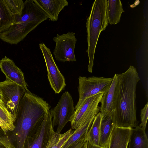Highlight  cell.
I'll return each instance as SVG.
<instances>
[{
  "label": "cell",
  "instance_id": "1",
  "mask_svg": "<svg viewBox=\"0 0 148 148\" xmlns=\"http://www.w3.org/2000/svg\"><path fill=\"white\" fill-rule=\"evenodd\" d=\"M140 80L136 69L132 65L125 72L119 74V86L112 116V123L115 126L131 128L138 126L136 92Z\"/></svg>",
  "mask_w": 148,
  "mask_h": 148
},
{
  "label": "cell",
  "instance_id": "2",
  "mask_svg": "<svg viewBox=\"0 0 148 148\" xmlns=\"http://www.w3.org/2000/svg\"><path fill=\"white\" fill-rule=\"evenodd\" d=\"M50 108L43 99L26 91L18 105L13 131L16 148H24L27 138L35 132Z\"/></svg>",
  "mask_w": 148,
  "mask_h": 148
},
{
  "label": "cell",
  "instance_id": "3",
  "mask_svg": "<svg viewBox=\"0 0 148 148\" xmlns=\"http://www.w3.org/2000/svg\"><path fill=\"white\" fill-rule=\"evenodd\" d=\"M107 0H95L93 2L90 15L87 18L86 27L87 33L88 64V71L92 73L95 52L100 33L108 24Z\"/></svg>",
  "mask_w": 148,
  "mask_h": 148
},
{
  "label": "cell",
  "instance_id": "4",
  "mask_svg": "<svg viewBox=\"0 0 148 148\" xmlns=\"http://www.w3.org/2000/svg\"><path fill=\"white\" fill-rule=\"evenodd\" d=\"M78 90L79 99L74 107L76 110L88 98L99 93L104 94L108 90L112 81V78L92 76H79Z\"/></svg>",
  "mask_w": 148,
  "mask_h": 148
},
{
  "label": "cell",
  "instance_id": "5",
  "mask_svg": "<svg viewBox=\"0 0 148 148\" xmlns=\"http://www.w3.org/2000/svg\"><path fill=\"white\" fill-rule=\"evenodd\" d=\"M53 119V127L57 126L56 132L60 134L67 123L70 121L75 112L72 97L67 91L63 93L57 105L50 110Z\"/></svg>",
  "mask_w": 148,
  "mask_h": 148
},
{
  "label": "cell",
  "instance_id": "6",
  "mask_svg": "<svg viewBox=\"0 0 148 148\" xmlns=\"http://www.w3.org/2000/svg\"><path fill=\"white\" fill-rule=\"evenodd\" d=\"M53 40L56 44L53 54L56 60L63 62L76 61L74 50L77 39L74 33L57 34Z\"/></svg>",
  "mask_w": 148,
  "mask_h": 148
},
{
  "label": "cell",
  "instance_id": "7",
  "mask_svg": "<svg viewBox=\"0 0 148 148\" xmlns=\"http://www.w3.org/2000/svg\"><path fill=\"white\" fill-rule=\"evenodd\" d=\"M39 46L45 60L50 86L56 93L59 94L66 86L65 78L56 65L50 49L43 42Z\"/></svg>",
  "mask_w": 148,
  "mask_h": 148
},
{
  "label": "cell",
  "instance_id": "8",
  "mask_svg": "<svg viewBox=\"0 0 148 148\" xmlns=\"http://www.w3.org/2000/svg\"><path fill=\"white\" fill-rule=\"evenodd\" d=\"M26 91L19 85L5 79L0 82V92L5 107L16 118L20 101Z\"/></svg>",
  "mask_w": 148,
  "mask_h": 148
},
{
  "label": "cell",
  "instance_id": "9",
  "mask_svg": "<svg viewBox=\"0 0 148 148\" xmlns=\"http://www.w3.org/2000/svg\"><path fill=\"white\" fill-rule=\"evenodd\" d=\"M52 118L49 110L35 132L27 138L25 144L27 148H45L51 131L54 128Z\"/></svg>",
  "mask_w": 148,
  "mask_h": 148
},
{
  "label": "cell",
  "instance_id": "10",
  "mask_svg": "<svg viewBox=\"0 0 148 148\" xmlns=\"http://www.w3.org/2000/svg\"><path fill=\"white\" fill-rule=\"evenodd\" d=\"M103 94L100 93L87 98L75 110V114L70 121L72 129H76L87 116L96 112H100L98 105Z\"/></svg>",
  "mask_w": 148,
  "mask_h": 148
},
{
  "label": "cell",
  "instance_id": "11",
  "mask_svg": "<svg viewBox=\"0 0 148 148\" xmlns=\"http://www.w3.org/2000/svg\"><path fill=\"white\" fill-rule=\"evenodd\" d=\"M0 69L5 75L6 79L19 85L26 91L29 90L23 73L13 60L5 56L0 61Z\"/></svg>",
  "mask_w": 148,
  "mask_h": 148
},
{
  "label": "cell",
  "instance_id": "12",
  "mask_svg": "<svg viewBox=\"0 0 148 148\" xmlns=\"http://www.w3.org/2000/svg\"><path fill=\"white\" fill-rule=\"evenodd\" d=\"M119 86V74H115L108 90L102 97L100 107L101 113H108L114 110Z\"/></svg>",
  "mask_w": 148,
  "mask_h": 148
},
{
  "label": "cell",
  "instance_id": "13",
  "mask_svg": "<svg viewBox=\"0 0 148 148\" xmlns=\"http://www.w3.org/2000/svg\"><path fill=\"white\" fill-rule=\"evenodd\" d=\"M47 14L49 20L52 21L58 19L60 12L69 2L66 0H33Z\"/></svg>",
  "mask_w": 148,
  "mask_h": 148
},
{
  "label": "cell",
  "instance_id": "14",
  "mask_svg": "<svg viewBox=\"0 0 148 148\" xmlns=\"http://www.w3.org/2000/svg\"><path fill=\"white\" fill-rule=\"evenodd\" d=\"M132 128L114 126L110 137L108 148H127Z\"/></svg>",
  "mask_w": 148,
  "mask_h": 148
},
{
  "label": "cell",
  "instance_id": "15",
  "mask_svg": "<svg viewBox=\"0 0 148 148\" xmlns=\"http://www.w3.org/2000/svg\"><path fill=\"white\" fill-rule=\"evenodd\" d=\"M114 111L108 113H101L100 128V148H108L110 137L114 126L112 121Z\"/></svg>",
  "mask_w": 148,
  "mask_h": 148
},
{
  "label": "cell",
  "instance_id": "16",
  "mask_svg": "<svg viewBox=\"0 0 148 148\" xmlns=\"http://www.w3.org/2000/svg\"><path fill=\"white\" fill-rule=\"evenodd\" d=\"M127 148H148V139L145 130L139 126L132 128Z\"/></svg>",
  "mask_w": 148,
  "mask_h": 148
},
{
  "label": "cell",
  "instance_id": "17",
  "mask_svg": "<svg viewBox=\"0 0 148 148\" xmlns=\"http://www.w3.org/2000/svg\"><path fill=\"white\" fill-rule=\"evenodd\" d=\"M96 115H94L84 119L61 148H67L73 143L87 135Z\"/></svg>",
  "mask_w": 148,
  "mask_h": 148
},
{
  "label": "cell",
  "instance_id": "18",
  "mask_svg": "<svg viewBox=\"0 0 148 148\" xmlns=\"http://www.w3.org/2000/svg\"><path fill=\"white\" fill-rule=\"evenodd\" d=\"M102 114L100 112L96 116L87 134L88 145L90 148H100V128Z\"/></svg>",
  "mask_w": 148,
  "mask_h": 148
},
{
  "label": "cell",
  "instance_id": "19",
  "mask_svg": "<svg viewBox=\"0 0 148 148\" xmlns=\"http://www.w3.org/2000/svg\"><path fill=\"white\" fill-rule=\"evenodd\" d=\"M108 18V23L115 25L119 23L122 13L124 12L120 0H107Z\"/></svg>",
  "mask_w": 148,
  "mask_h": 148
},
{
  "label": "cell",
  "instance_id": "20",
  "mask_svg": "<svg viewBox=\"0 0 148 148\" xmlns=\"http://www.w3.org/2000/svg\"><path fill=\"white\" fill-rule=\"evenodd\" d=\"M73 131L70 129L64 133L61 134L57 133L53 129L45 148H61L70 137Z\"/></svg>",
  "mask_w": 148,
  "mask_h": 148
},
{
  "label": "cell",
  "instance_id": "21",
  "mask_svg": "<svg viewBox=\"0 0 148 148\" xmlns=\"http://www.w3.org/2000/svg\"><path fill=\"white\" fill-rule=\"evenodd\" d=\"M15 16L10 11L4 0H0V34L14 23Z\"/></svg>",
  "mask_w": 148,
  "mask_h": 148
},
{
  "label": "cell",
  "instance_id": "22",
  "mask_svg": "<svg viewBox=\"0 0 148 148\" xmlns=\"http://www.w3.org/2000/svg\"><path fill=\"white\" fill-rule=\"evenodd\" d=\"M16 119L4 107L0 104V123L1 128L7 134L8 131H13L15 129Z\"/></svg>",
  "mask_w": 148,
  "mask_h": 148
},
{
  "label": "cell",
  "instance_id": "23",
  "mask_svg": "<svg viewBox=\"0 0 148 148\" xmlns=\"http://www.w3.org/2000/svg\"><path fill=\"white\" fill-rule=\"evenodd\" d=\"M12 13L15 16L20 14L23 9L24 2L22 0H4Z\"/></svg>",
  "mask_w": 148,
  "mask_h": 148
},
{
  "label": "cell",
  "instance_id": "24",
  "mask_svg": "<svg viewBox=\"0 0 148 148\" xmlns=\"http://www.w3.org/2000/svg\"><path fill=\"white\" fill-rule=\"evenodd\" d=\"M0 148H16L9 137L0 127Z\"/></svg>",
  "mask_w": 148,
  "mask_h": 148
},
{
  "label": "cell",
  "instance_id": "25",
  "mask_svg": "<svg viewBox=\"0 0 148 148\" xmlns=\"http://www.w3.org/2000/svg\"><path fill=\"white\" fill-rule=\"evenodd\" d=\"M67 148H89L87 134L73 143Z\"/></svg>",
  "mask_w": 148,
  "mask_h": 148
},
{
  "label": "cell",
  "instance_id": "26",
  "mask_svg": "<svg viewBox=\"0 0 148 148\" xmlns=\"http://www.w3.org/2000/svg\"><path fill=\"white\" fill-rule=\"evenodd\" d=\"M140 117L141 123L139 126L145 130L148 117V102L145 104L144 108L141 110Z\"/></svg>",
  "mask_w": 148,
  "mask_h": 148
},
{
  "label": "cell",
  "instance_id": "27",
  "mask_svg": "<svg viewBox=\"0 0 148 148\" xmlns=\"http://www.w3.org/2000/svg\"><path fill=\"white\" fill-rule=\"evenodd\" d=\"M0 104L3 106L5 107L4 100L0 92Z\"/></svg>",
  "mask_w": 148,
  "mask_h": 148
},
{
  "label": "cell",
  "instance_id": "28",
  "mask_svg": "<svg viewBox=\"0 0 148 148\" xmlns=\"http://www.w3.org/2000/svg\"><path fill=\"white\" fill-rule=\"evenodd\" d=\"M88 147H89V148H90V147L89 146V145H88Z\"/></svg>",
  "mask_w": 148,
  "mask_h": 148
},
{
  "label": "cell",
  "instance_id": "29",
  "mask_svg": "<svg viewBox=\"0 0 148 148\" xmlns=\"http://www.w3.org/2000/svg\"><path fill=\"white\" fill-rule=\"evenodd\" d=\"M1 127V124L0 123V127Z\"/></svg>",
  "mask_w": 148,
  "mask_h": 148
},
{
  "label": "cell",
  "instance_id": "30",
  "mask_svg": "<svg viewBox=\"0 0 148 148\" xmlns=\"http://www.w3.org/2000/svg\"></svg>",
  "mask_w": 148,
  "mask_h": 148
}]
</instances>
